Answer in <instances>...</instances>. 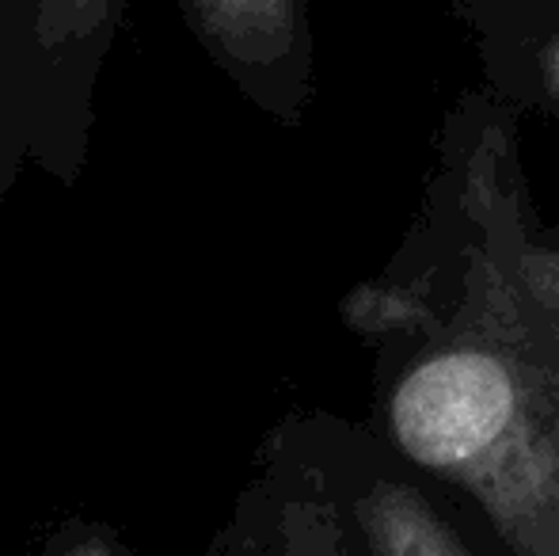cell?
<instances>
[{"instance_id":"obj_6","label":"cell","mask_w":559,"mask_h":556,"mask_svg":"<svg viewBox=\"0 0 559 556\" xmlns=\"http://www.w3.org/2000/svg\"><path fill=\"white\" fill-rule=\"evenodd\" d=\"M50 556H122V549H118L107 534H99L96 527H81V530L61 534Z\"/></svg>"},{"instance_id":"obj_7","label":"cell","mask_w":559,"mask_h":556,"mask_svg":"<svg viewBox=\"0 0 559 556\" xmlns=\"http://www.w3.org/2000/svg\"><path fill=\"white\" fill-rule=\"evenodd\" d=\"M537 69H540V84H545L548 99H552V107L559 111V35L545 46V50H540Z\"/></svg>"},{"instance_id":"obj_3","label":"cell","mask_w":559,"mask_h":556,"mask_svg":"<svg viewBox=\"0 0 559 556\" xmlns=\"http://www.w3.org/2000/svg\"><path fill=\"white\" fill-rule=\"evenodd\" d=\"M187 23L214 61L263 107L289 111L301 99L305 4L301 0H179Z\"/></svg>"},{"instance_id":"obj_5","label":"cell","mask_w":559,"mask_h":556,"mask_svg":"<svg viewBox=\"0 0 559 556\" xmlns=\"http://www.w3.org/2000/svg\"><path fill=\"white\" fill-rule=\"evenodd\" d=\"M274 556H350L343 504L320 469H305L278 499Z\"/></svg>"},{"instance_id":"obj_4","label":"cell","mask_w":559,"mask_h":556,"mask_svg":"<svg viewBox=\"0 0 559 556\" xmlns=\"http://www.w3.org/2000/svg\"><path fill=\"white\" fill-rule=\"evenodd\" d=\"M350 519L369 556H479L423 488L392 473H373L354 492Z\"/></svg>"},{"instance_id":"obj_1","label":"cell","mask_w":559,"mask_h":556,"mask_svg":"<svg viewBox=\"0 0 559 556\" xmlns=\"http://www.w3.org/2000/svg\"><path fill=\"white\" fill-rule=\"evenodd\" d=\"M343 324L377 347L392 450L468 496L510 556H559V233L502 107L456 130L412 237L346 294Z\"/></svg>"},{"instance_id":"obj_2","label":"cell","mask_w":559,"mask_h":556,"mask_svg":"<svg viewBox=\"0 0 559 556\" xmlns=\"http://www.w3.org/2000/svg\"><path fill=\"white\" fill-rule=\"evenodd\" d=\"M130 0H0V141L53 138L88 115Z\"/></svg>"}]
</instances>
